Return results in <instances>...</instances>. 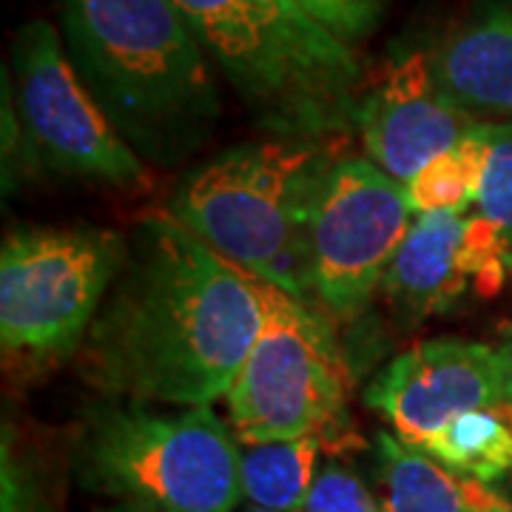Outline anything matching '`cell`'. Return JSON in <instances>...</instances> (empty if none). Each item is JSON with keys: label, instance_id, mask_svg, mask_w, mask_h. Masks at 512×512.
Here are the masks:
<instances>
[{"label": "cell", "instance_id": "24", "mask_svg": "<svg viewBox=\"0 0 512 512\" xmlns=\"http://www.w3.org/2000/svg\"><path fill=\"white\" fill-rule=\"evenodd\" d=\"M242 512H285V510H265V507H248V510H242ZM296 512H302V510H296Z\"/></svg>", "mask_w": 512, "mask_h": 512}, {"label": "cell", "instance_id": "1", "mask_svg": "<svg viewBox=\"0 0 512 512\" xmlns=\"http://www.w3.org/2000/svg\"><path fill=\"white\" fill-rule=\"evenodd\" d=\"M274 285L217 254L168 211H148L74 362L106 399L211 407L225 399Z\"/></svg>", "mask_w": 512, "mask_h": 512}, {"label": "cell", "instance_id": "16", "mask_svg": "<svg viewBox=\"0 0 512 512\" xmlns=\"http://www.w3.org/2000/svg\"><path fill=\"white\" fill-rule=\"evenodd\" d=\"M69 453L60 456L40 433L3 424L0 439V512H60Z\"/></svg>", "mask_w": 512, "mask_h": 512}, {"label": "cell", "instance_id": "4", "mask_svg": "<svg viewBox=\"0 0 512 512\" xmlns=\"http://www.w3.org/2000/svg\"><path fill=\"white\" fill-rule=\"evenodd\" d=\"M237 436L211 407L163 410L134 399L92 404L69 441L74 481L146 512H234Z\"/></svg>", "mask_w": 512, "mask_h": 512}, {"label": "cell", "instance_id": "7", "mask_svg": "<svg viewBox=\"0 0 512 512\" xmlns=\"http://www.w3.org/2000/svg\"><path fill=\"white\" fill-rule=\"evenodd\" d=\"M350 370L328 319L305 299L274 288L265 325L225 393L239 444L319 436L333 453L350 450L345 399Z\"/></svg>", "mask_w": 512, "mask_h": 512}, {"label": "cell", "instance_id": "19", "mask_svg": "<svg viewBox=\"0 0 512 512\" xmlns=\"http://www.w3.org/2000/svg\"><path fill=\"white\" fill-rule=\"evenodd\" d=\"M487 143V163L478 191V214L487 217L512 254V120L510 123H481Z\"/></svg>", "mask_w": 512, "mask_h": 512}, {"label": "cell", "instance_id": "25", "mask_svg": "<svg viewBox=\"0 0 512 512\" xmlns=\"http://www.w3.org/2000/svg\"><path fill=\"white\" fill-rule=\"evenodd\" d=\"M137 512H146V510H140V507H137Z\"/></svg>", "mask_w": 512, "mask_h": 512}, {"label": "cell", "instance_id": "13", "mask_svg": "<svg viewBox=\"0 0 512 512\" xmlns=\"http://www.w3.org/2000/svg\"><path fill=\"white\" fill-rule=\"evenodd\" d=\"M467 217L461 211L419 214L410 225L399 254L384 274V296L413 319L447 313L473 285L464 268Z\"/></svg>", "mask_w": 512, "mask_h": 512}, {"label": "cell", "instance_id": "2", "mask_svg": "<svg viewBox=\"0 0 512 512\" xmlns=\"http://www.w3.org/2000/svg\"><path fill=\"white\" fill-rule=\"evenodd\" d=\"M60 29L80 80L140 160L168 168L200 151L222 97L174 0H60Z\"/></svg>", "mask_w": 512, "mask_h": 512}, {"label": "cell", "instance_id": "21", "mask_svg": "<svg viewBox=\"0 0 512 512\" xmlns=\"http://www.w3.org/2000/svg\"><path fill=\"white\" fill-rule=\"evenodd\" d=\"M296 3L353 46L365 43L379 29L387 9V0H296Z\"/></svg>", "mask_w": 512, "mask_h": 512}, {"label": "cell", "instance_id": "17", "mask_svg": "<svg viewBox=\"0 0 512 512\" xmlns=\"http://www.w3.org/2000/svg\"><path fill=\"white\" fill-rule=\"evenodd\" d=\"M322 450L319 436L271 441L245 447L239 458L242 498L265 510H302L316 481V458Z\"/></svg>", "mask_w": 512, "mask_h": 512}, {"label": "cell", "instance_id": "11", "mask_svg": "<svg viewBox=\"0 0 512 512\" xmlns=\"http://www.w3.org/2000/svg\"><path fill=\"white\" fill-rule=\"evenodd\" d=\"M476 123L439 92L430 52H410L367 89L356 128L370 163L407 185L424 165L453 151Z\"/></svg>", "mask_w": 512, "mask_h": 512}, {"label": "cell", "instance_id": "8", "mask_svg": "<svg viewBox=\"0 0 512 512\" xmlns=\"http://www.w3.org/2000/svg\"><path fill=\"white\" fill-rule=\"evenodd\" d=\"M12 69V114L29 163L120 191L146 185L140 154L86 89L49 20H29L15 35Z\"/></svg>", "mask_w": 512, "mask_h": 512}, {"label": "cell", "instance_id": "5", "mask_svg": "<svg viewBox=\"0 0 512 512\" xmlns=\"http://www.w3.org/2000/svg\"><path fill=\"white\" fill-rule=\"evenodd\" d=\"M330 160L333 143L313 140L234 146L185 174L168 214L248 274L308 302L305 222Z\"/></svg>", "mask_w": 512, "mask_h": 512}, {"label": "cell", "instance_id": "12", "mask_svg": "<svg viewBox=\"0 0 512 512\" xmlns=\"http://www.w3.org/2000/svg\"><path fill=\"white\" fill-rule=\"evenodd\" d=\"M439 92L478 123L512 120V0H473L430 52Z\"/></svg>", "mask_w": 512, "mask_h": 512}, {"label": "cell", "instance_id": "6", "mask_svg": "<svg viewBox=\"0 0 512 512\" xmlns=\"http://www.w3.org/2000/svg\"><path fill=\"white\" fill-rule=\"evenodd\" d=\"M126 259V237L94 225L18 228L0 251V348L18 382L77 356Z\"/></svg>", "mask_w": 512, "mask_h": 512}, {"label": "cell", "instance_id": "20", "mask_svg": "<svg viewBox=\"0 0 512 512\" xmlns=\"http://www.w3.org/2000/svg\"><path fill=\"white\" fill-rule=\"evenodd\" d=\"M302 512H382V504L373 498L362 478L339 464H328L313 481Z\"/></svg>", "mask_w": 512, "mask_h": 512}, {"label": "cell", "instance_id": "22", "mask_svg": "<svg viewBox=\"0 0 512 512\" xmlns=\"http://www.w3.org/2000/svg\"><path fill=\"white\" fill-rule=\"evenodd\" d=\"M498 353H501V362H504V373H507V384H510V396H512V325L504 330L501 345H498Z\"/></svg>", "mask_w": 512, "mask_h": 512}, {"label": "cell", "instance_id": "10", "mask_svg": "<svg viewBox=\"0 0 512 512\" xmlns=\"http://www.w3.org/2000/svg\"><path fill=\"white\" fill-rule=\"evenodd\" d=\"M512 402L498 348L464 339H433L399 353L367 384L365 404L382 413L413 447L478 407Z\"/></svg>", "mask_w": 512, "mask_h": 512}, {"label": "cell", "instance_id": "23", "mask_svg": "<svg viewBox=\"0 0 512 512\" xmlns=\"http://www.w3.org/2000/svg\"><path fill=\"white\" fill-rule=\"evenodd\" d=\"M100 512H137V507H134V504H117V507H109V510Z\"/></svg>", "mask_w": 512, "mask_h": 512}, {"label": "cell", "instance_id": "15", "mask_svg": "<svg viewBox=\"0 0 512 512\" xmlns=\"http://www.w3.org/2000/svg\"><path fill=\"white\" fill-rule=\"evenodd\" d=\"M421 450L461 476L493 484L512 473V402L461 413Z\"/></svg>", "mask_w": 512, "mask_h": 512}, {"label": "cell", "instance_id": "18", "mask_svg": "<svg viewBox=\"0 0 512 512\" xmlns=\"http://www.w3.org/2000/svg\"><path fill=\"white\" fill-rule=\"evenodd\" d=\"M487 163V143L481 123L470 128L453 151L427 163L419 174L404 185L413 214L433 211H467L478 202L481 177Z\"/></svg>", "mask_w": 512, "mask_h": 512}, {"label": "cell", "instance_id": "9", "mask_svg": "<svg viewBox=\"0 0 512 512\" xmlns=\"http://www.w3.org/2000/svg\"><path fill=\"white\" fill-rule=\"evenodd\" d=\"M407 188L370 160L333 157L313 185L305 222L311 296L333 316L365 311L410 231Z\"/></svg>", "mask_w": 512, "mask_h": 512}, {"label": "cell", "instance_id": "14", "mask_svg": "<svg viewBox=\"0 0 512 512\" xmlns=\"http://www.w3.org/2000/svg\"><path fill=\"white\" fill-rule=\"evenodd\" d=\"M376 461L382 512H512L490 484L461 476L393 433H379Z\"/></svg>", "mask_w": 512, "mask_h": 512}, {"label": "cell", "instance_id": "3", "mask_svg": "<svg viewBox=\"0 0 512 512\" xmlns=\"http://www.w3.org/2000/svg\"><path fill=\"white\" fill-rule=\"evenodd\" d=\"M256 126L285 140L348 134L365 100V63L296 0H174Z\"/></svg>", "mask_w": 512, "mask_h": 512}]
</instances>
